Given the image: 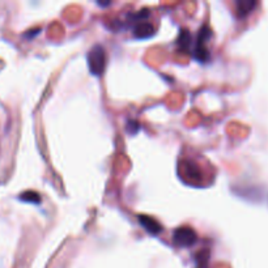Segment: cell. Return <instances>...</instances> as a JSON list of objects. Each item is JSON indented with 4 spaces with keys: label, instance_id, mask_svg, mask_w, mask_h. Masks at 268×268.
Returning <instances> with one entry per match:
<instances>
[{
    "label": "cell",
    "instance_id": "cell-1",
    "mask_svg": "<svg viewBox=\"0 0 268 268\" xmlns=\"http://www.w3.org/2000/svg\"><path fill=\"white\" fill-rule=\"evenodd\" d=\"M88 67L91 73L95 76L102 75V72L105 71L106 66V53L105 49L101 45H95L89 50L87 55Z\"/></svg>",
    "mask_w": 268,
    "mask_h": 268
},
{
    "label": "cell",
    "instance_id": "cell-2",
    "mask_svg": "<svg viewBox=\"0 0 268 268\" xmlns=\"http://www.w3.org/2000/svg\"><path fill=\"white\" fill-rule=\"evenodd\" d=\"M173 242L179 247H190L197 242V233L189 227L178 228L174 232Z\"/></svg>",
    "mask_w": 268,
    "mask_h": 268
},
{
    "label": "cell",
    "instance_id": "cell-3",
    "mask_svg": "<svg viewBox=\"0 0 268 268\" xmlns=\"http://www.w3.org/2000/svg\"><path fill=\"white\" fill-rule=\"evenodd\" d=\"M134 34L139 39H147V38L152 37L155 34V28H153V25L151 23H148L145 20L144 21H139L134 27Z\"/></svg>",
    "mask_w": 268,
    "mask_h": 268
},
{
    "label": "cell",
    "instance_id": "cell-4",
    "mask_svg": "<svg viewBox=\"0 0 268 268\" xmlns=\"http://www.w3.org/2000/svg\"><path fill=\"white\" fill-rule=\"evenodd\" d=\"M140 224L145 228V231L148 233H151V234H159L163 231V227H161V224L159 221H156L149 216H140L139 217Z\"/></svg>",
    "mask_w": 268,
    "mask_h": 268
},
{
    "label": "cell",
    "instance_id": "cell-5",
    "mask_svg": "<svg viewBox=\"0 0 268 268\" xmlns=\"http://www.w3.org/2000/svg\"><path fill=\"white\" fill-rule=\"evenodd\" d=\"M183 169H185L186 177L189 178V179H194V181H201V169H199V167L194 161L186 160L185 168Z\"/></svg>",
    "mask_w": 268,
    "mask_h": 268
},
{
    "label": "cell",
    "instance_id": "cell-6",
    "mask_svg": "<svg viewBox=\"0 0 268 268\" xmlns=\"http://www.w3.org/2000/svg\"><path fill=\"white\" fill-rule=\"evenodd\" d=\"M178 46H179V49L182 50H190V47L193 46V37H191V34H190L189 31H182L181 34H179V37H178L177 41Z\"/></svg>",
    "mask_w": 268,
    "mask_h": 268
},
{
    "label": "cell",
    "instance_id": "cell-7",
    "mask_svg": "<svg viewBox=\"0 0 268 268\" xmlns=\"http://www.w3.org/2000/svg\"><path fill=\"white\" fill-rule=\"evenodd\" d=\"M20 201H27V203L38 204L41 203V197H39L37 193H34V191H27V193H24L20 195Z\"/></svg>",
    "mask_w": 268,
    "mask_h": 268
},
{
    "label": "cell",
    "instance_id": "cell-8",
    "mask_svg": "<svg viewBox=\"0 0 268 268\" xmlns=\"http://www.w3.org/2000/svg\"><path fill=\"white\" fill-rule=\"evenodd\" d=\"M255 3H249V1H238L237 3V12L239 16L247 15V12H250L251 7H254Z\"/></svg>",
    "mask_w": 268,
    "mask_h": 268
},
{
    "label": "cell",
    "instance_id": "cell-9",
    "mask_svg": "<svg viewBox=\"0 0 268 268\" xmlns=\"http://www.w3.org/2000/svg\"><path fill=\"white\" fill-rule=\"evenodd\" d=\"M126 129H127V131H129L130 134H136L137 131H139L140 126H139V123H137V121H134V119H131V121L127 122Z\"/></svg>",
    "mask_w": 268,
    "mask_h": 268
},
{
    "label": "cell",
    "instance_id": "cell-10",
    "mask_svg": "<svg viewBox=\"0 0 268 268\" xmlns=\"http://www.w3.org/2000/svg\"><path fill=\"white\" fill-rule=\"evenodd\" d=\"M99 5H103V7H106V5H110V1H107V3H102V1H99Z\"/></svg>",
    "mask_w": 268,
    "mask_h": 268
}]
</instances>
